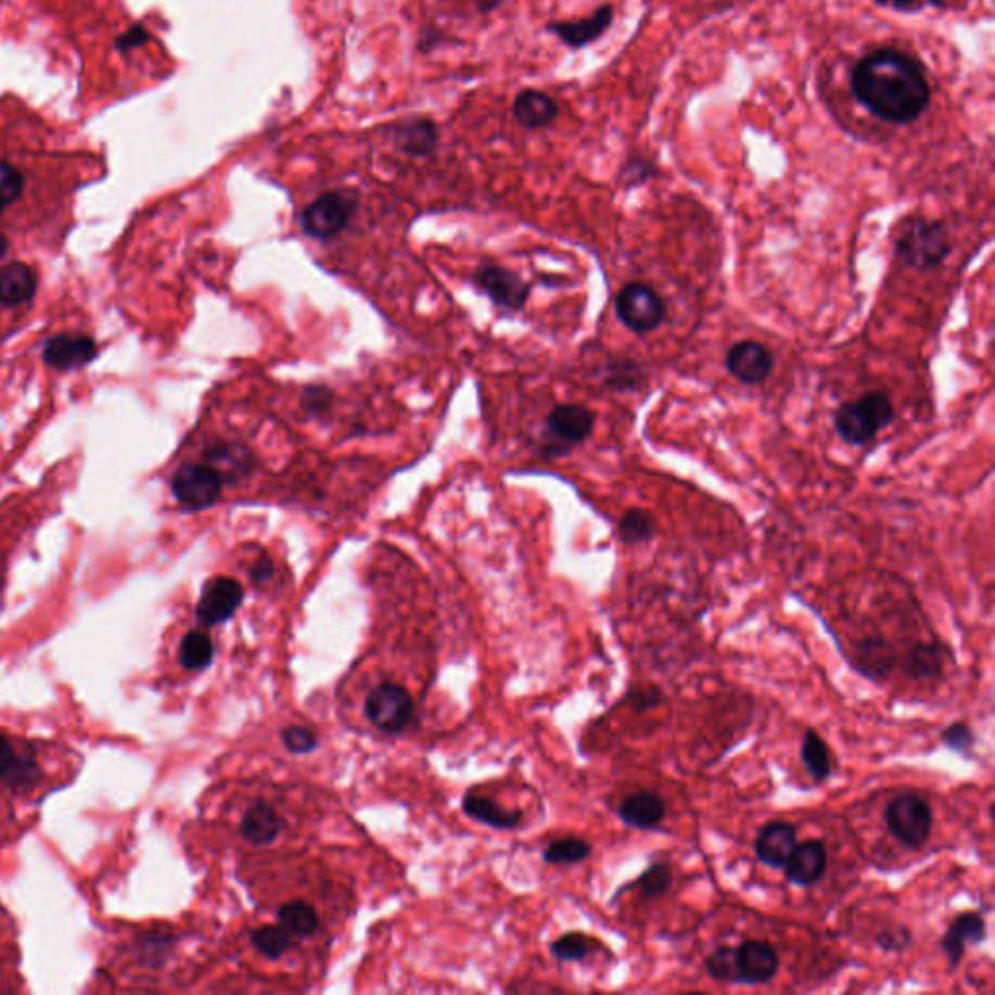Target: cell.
I'll return each mask as SVG.
<instances>
[{
	"label": "cell",
	"mask_w": 995,
	"mask_h": 995,
	"mask_svg": "<svg viewBox=\"0 0 995 995\" xmlns=\"http://www.w3.org/2000/svg\"><path fill=\"white\" fill-rule=\"evenodd\" d=\"M591 844H587L582 838H562L550 842L545 850V862L554 864V866H564V864H579L591 854Z\"/></svg>",
	"instance_id": "cell-31"
},
{
	"label": "cell",
	"mask_w": 995,
	"mask_h": 995,
	"mask_svg": "<svg viewBox=\"0 0 995 995\" xmlns=\"http://www.w3.org/2000/svg\"><path fill=\"white\" fill-rule=\"evenodd\" d=\"M616 316L636 335L655 331L665 319V302L643 282H630L616 294Z\"/></svg>",
	"instance_id": "cell-4"
},
{
	"label": "cell",
	"mask_w": 995,
	"mask_h": 995,
	"mask_svg": "<svg viewBox=\"0 0 995 995\" xmlns=\"http://www.w3.org/2000/svg\"><path fill=\"white\" fill-rule=\"evenodd\" d=\"M206 461L208 465L215 469L218 475L232 479V476L245 475L250 473L253 465V459L245 447L235 446V444H218L206 451Z\"/></svg>",
	"instance_id": "cell-24"
},
{
	"label": "cell",
	"mask_w": 995,
	"mask_h": 995,
	"mask_svg": "<svg viewBox=\"0 0 995 995\" xmlns=\"http://www.w3.org/2000/svg\"><path fill=\"white\" fill-rule=\"evenodd\" d=\"M282 743L289 749L290 753L306 754L316 749L317 737L307 727L292 726L282 731Z\"/></svg>",
	"instance_id": "cell-39"
},
{
	"label": "cell",
	"mask_w": 995,
	"mask_h": 995,
	"mask_svg": "<svg viewBox=\"0 0 995 995\" xmlns=\"http://www.w3.org/2000/svg\"><path fill=\"white\" fill-rule=\"evenodd\" d=\"M827 847L819 840H809L805 844L793 847L790 859L786 864L788 881L795 886H811L820 881L827 871Z\"/></svg>",
	"instance_id": "cell-18"
},
{
	"label": "cell",
	"mask_w": 995,
	"mask_h": 995,
	"mask_svg": "<svg viewBox=\"0 0 995 995\" xmlns=\"http://www.w3.org/2000/svg\"><path fill=\"white\" fill-rule=\"evenodd\" d=\"M36 776V764L26 756L18 753L14 743L0 736V780L10 781V783H24Z\"/></svg>",
	"instance_id": "cell-27"
},
{
	"label": "cell",
	"mask_w": 995,
	"mask_h": 995,
	"mask_svg": "<svg viewBox=\"0 0 995 995\" xmlns=\"http://www.w3.org/2000/svg\"><path fill=\"white\" fill-rule=\"evenodd\" d=\"M884 819L891 834L903 846L920 850L930 840L933 817L928 801L921 800L918 795L906 793L891 801V805L884 811Z\"/></svg>",
	"instance_id": "cell-5"
},
{
	"label": "cell",
	"mask_w": 995,
	"mask_h": 995,
	"mask_svg": "<svg viewBox=\"0 0 995 995\" xmlns=\"http://www.w3.org/2000/svg\"><path fill=\"white\" fill-rule=\"evenodd\" d=\"M613 7L603 4L589 18L554 22V24H550L549 29L562 43H566L572 49H582V47L594 43L601 36H605L607 29L613 26Z\"/></svg>",
	"instance_id": "cell-16"
},
{
	"label": "cell",
	"mask_w": 995,
	"mask_h": 995,
	"mask_svg": "<svg viewBox=\"0 0 995 995\" xmlns=\"http://www.w3.org/2000/svg\"><path fill=\"white\" fill-rule=\"evenodd\" d=\"M630 704H633L636 712H648L651 707L660 706L661 702L665 700L663 692L655 687H650V689L643 690H634L630 692Z\"/></svg>",
	"instance_id": "cell-41"
},
{
	"label": "cell",
	"mask_w": 995,
	"mask_h": 995,
	"mask_svg": "<svg viewBox=\"0 0 995 995\" xmlns=\"http://www.w3.org/2000/svg\"><path fill=\"white\" fill-rule=\"evenodd\" d=\"M801 761L805 764L807 773L815 778V780H827L830 773H832V761H830V753H828V747L822 739H820L817 731L813 729H807L805 736H803V743H801Z\"/></svg>",
	"instance_id": "cell-28"
},
{
	"label": "cell",
	"mask_w": 995,
	"mask_h": 995,
	"mask_svg": "<svg viewBox=\"0 0 995 995\" xmlns=\"http://www.w3.org/2000/svg\"><path fill=\"white\" fill-rule=\"evenodd\" d=\"M366 716L385 734H400L414 719V702L407 689L395 683H383L366 700Z\"/></svg>",
	"instance_id": "cell-7"
},
{
	"label": "cell",
	"mask_w": 995,
	"mask_h": 995,
	"mask_svg": "<svg viewBox=\"0 0 995 995\" xmlns=\"http://www.w3.org/2000/svg\"><path fill=\"white\" fill-rule=\"evenodd\" d=\"M279 921L280 928H284L290 935H296V937L316 933L317 926H319L316 908L309 904L299 903V901L284 904L279 910Z\"/></svg>",
	"instance_id": "cell-29"
},
{
	"label": "cell",
	"mask_w": 995,
	"mask_h": 995,
	"mask_svg": "<svg viewBox=\"0 0 995 995\" xmlns=\"http://www.w3.org/2000/svg\"><path fill=\"white\" fill-rule=\"evenodd\" d=\"M213 655H215V646L211 642V638L206 634L196 633V630L187 634L183 642H181V648H179V661H181V665L186 669H205L211 665Z\"/></svg>",
	"instance_id": "cell-30"
},
{
	"label": "cell",
	"mask_w": 995,
	"mask_h": 995,
	"mask_svg": "<svg viewBox=\"0 0 995 995\" xmlns=\"http://www.w3.org/2000/svg\"><path fill=\"white\" fill-rule=\"evenodd\" d=\"M331 391H327L326 387H309L304 395V405L311 412H323L331 407Z\"/></svg>",
	"instance_id": "cell-43"
},
{
	"label": "cell",
	"mask_w": 995,
	"mask_h": 995,
	"mask_svg": "<svg viewBox=\"0 0 995 995\" xmlns=\"http://www.w3.org/2000/svg\"><path fill=\"white\" fill-rule=\"evenodd\" d=\"M243 601V587L232 577H215L205 586L196 607V618L205 626H216L232 618Z\"/></svg>",
	"instance_id": "cell-10"
},
{
	"label": "cell",
	"mask_w": 995,
	"mask_h": 995,
	"mask_svg": "<svg viewBox=\"0 0 995 995\" xmlns=\"http://www.w3.org/2000/svg\"><path fill=\"white\" fill-rule=\"evenodd\" d=\"M667 805L658 793L653 791H638L621 803L618 817L624 825L638 828V830H653L661 820L665 819Z\"/></svg>",
	"instance_id": "cell-19"
},
{
	"label": "cell",
	"mask_w": 995,
	"mask_h": 995,
	"mask_svg": "<svg viewBox=\"0 0 995 995\" xmlns=\"http://www.w3.org/2000/svg\"><path fill=\"white\" fill-rule=\"evenodd\" d=\"M673 884V869L669 864L660 862L648 867L634 883L628 884L626 889H640V893L646 898H660L667 893ZM624 889V891H626Z\"/></svg>",
	"instance_id": "cell-33"
},
{
	"label": "cell",
	"mask_w": 995,
	"mask_h": 995,
	"mask_svg": "<svg viewBox=\"0 0 995 995\" xmlns=\"http://www.w3.org/2000/svg\"><path fill=\"white\" fill-rule=\"evenodd\" d=\"M38 289V277L24 263H9L0 267V304L20 306L34 298Z\"/></svg>",
	"instance_id": "cell-21"
},
{
	"label": "cell",
	"mask_w": 995,
	"mask_h": 995,
	"mask_svg": "<svg viewBox=\"0 0 995 995\" xmlns=\"http://www.w3.org/2000/svg\"><path fill=\"white\" fill-rule=\"evenodd\" d=\"M475 282L493 302L508 309H520L530 298V286L512 270L486 265L476 270Z\"/></svg>",
	"instance_id": "cell-12"
},
{
	"label": "cell",
	"mask_w": 995,
	"mask_h": 995,
	"mask_svg": "<svg viewBox=\"0 0 995 995\" xmlns=\"http://www.w3.org/2000/svg\"><path fill=\"white\" fill-rule=\"evenodd\" d=\"M877 943L884 951H903L904 947H908L911 943L910 931L903 930V928H898L896 931H883L877 937Z\"/></svg>",
	"instance_id": "cell-42"
},
{
	"label": "cell",
	"mask_w": 995,
	"mask_h": 995,
	"mask_svg": "<svg viewBox=\"0 0 995 995\" xmlns=\"http://www.w3.org/2000/svg\"><path fill=\"white\" fill-rule=\"evenodd\" d=\"M894 250L896 257L910 269H935L949 257V230L940 220L910 216L898 228Z\"/></svg>",
	"instance_id": "cell-2"
},
{
	"label": "cell",
	"mask_w": 995,
	"mask_h": 995,
	"mask_svg": "<svg viewBox=\"0 0 995 995\" xmlns=\"http://www.w3.org/2000/svg\"><path fill=\"white\" fill-rule=\"evenodd\" d=\"M737 962L741 984H766L780 968V958L773 945L766 941H744L737 947Z\"/></svg>",
	"instance_id": "cell-15"
},
{
	"label": "cell",
	"mask_w": 995,
	"mask_h": 995,
	"mask_svg": "<svg viewBox=\"0 0 995 995\" xmlns=\"http://www.w3.org/2000/svg\"><path fill=\"white\" fill-rule=\"evenodd\" d=\"M393 140L395 146L409 156H426L436 146V127L429 119L403 123L393 130Z\"/></svg>",
	"instance_id": "cell-23"
},
{
	"label": "cell",
	"mask_w": 995,
	"mask_h": 995,
	"mask_svg": "<svg viewBox=\"0 0 995 995\" xmlns=\"http://www.w3.org/2000/svg\"><path fill=\"white\" fill-rule=\"evenodd\" d=\"M894 420L893 400L883 391H871L834 412V429L850 446L871 444Z\"/></svg>",
	"instance_id": "cell-3"
},
{
	"label": "cell",
	"mask_w": 995,
	"mask_h": 995,
	"mask_svg": "<svg viewBox=\"0 0 995 995\" xmlns=\"http://www.w3.org/2000/svg\"><path fill=\"white\" fill-rule=\"evenodd\" d=\"M986 918L982 911H962L951 923L941 940V949L949 958L951 968H957L965 957L968 945H978L986 940Z\"/></svg>",
	"instance_id": "cell-13"
},
{
	"label": "cell",
	"mask_w": 995,
	"mask_h": 995,
	"mask_svg": "<svg viewBox=\"0 0 995 995\" xmlns=\"http://www.w3.org/2000/svg\"><path fill=\"white\" fill-rule=\"evenodd\" d=\"M252 943L260 955L267 958H280L290 947V933L284 928L263 926L252 933Z\"/></svg>",
	"instance_id": "cell-36"
},
{
	"label": "cell",
	"mask_w": 995,
	"mask_h": 995,
	"mask_svg": "<svg viewBox=\"0 0 995 995\" xmlns=\"http://www.w3.org/2000/svg\"><path fill=\"white\" fill-rule=\"evenodd\" d=\"M896 10H914L918 7V0H891Z\"/></svg>",
	"instance_id": "cell-45"
},
{
	"label": "cell",
	"mask_w": 995,
	"mask_h": 995,
	"mask_svg": "<svg viewBox=\"0 0 995 995\" xmlns=\"http://www.w3.org/2000/svg\"><path fill=\"white\" fill-rule=\"evenodd\" d=\"M275 574V567H272V562L269 559H260L252 570V579L255 586H263L267 584L270 577Z\"/></svg>",
	"instance_id": "cell-44"
},
{
	"label": "cell",
	"mask_w": 995,
	"mask_h": 995,
	"mask_svg": "<svg viewBox=\"0 0 995 995\" xmlns=\"http://www.w3.org/2000/svg\"><path fill=\"white\" fill-rule=\"evenodd\" d=\"M2 211H4V208H2V206H0V215H2Z\"/></svg>",
	"instance_id": "cell-49"
},
{
	"label": "cell",
	"mask_w": 995,
	"mask_h": 995,
	"mask_svg": "<svg viewBox=\"0 0 995 995\" xmlns=\"http://www.w3.org/2000/svg\"><path fill=\"white\" fill-rule=\"evenodd\" d=\"M850 88L859 105L879 122L908 125L920 119L931 102V86L914 56L883 47L857 61Z\"/></svg>",
	"instance_id": "cell-1"
},
{
	"label": "cell",
	"mask_w": 995,
	"mask_h": 995,
	"mask_svg": "<svg viewBox=\"0 0 995 995\" xmlns=\"http://www.w3.org/2000/svg\"><path fill=\"white\" fill-rule=\"evenodd\" d=\"M463 809L469 817L494 828H515L521 820L520 811L503 809L498 803L475 795V793L467 795L463 800Z\"/></svg>",
	"instance_id": "cell-25"
},
{
	"label": "cell",
	"mask_w": 995,
	"mask_h": 995,
	"mask_svg": "<svg viewBox=\"0 0 995 995\" xmlns=\"http://www.w3.org/2000/svg\"><path fill=\"white\" fill-rule=\"evenodd\" d=\"M941 739H943V743L947 744L953 751H957V753H967L977 743V737H974L972 729L965 722H957V724L947 727L941 734Z\"/></svg>",
	"instance_id": "cell-40"
},
{
	"label": "cell",
	"mask_w": 995,
	"mask_h": 995,
	"mask_svg": "<svg viewBox=\"0 0 995 995\" xmlns=\"http://www.w3.org/2000/svg\"><path fill=\"white\" fill-rule=\"evenodd\" d=\"M222 476L211 465L189 463L177 471L171 479V490L177 500L191 510H205L218 500L222 493Z\"/></svg>",
	"instance_id": "cell-9"
},
{
	"label": "cell",
	"mask_w": 995,
	"mask_h": 995,
	"mask_svg": "<svg viewBox=\"0 0 995 995\" xmlns=\"http://www.w3.org/2000/svg\"><path fill=\"white\" fill-rule=\"evenodd\" d=\"M706 972L716 982L726 984H741L739 977V962H737V947H719L714 951L704 962Z\"/></svg>",
	"instance_id": "cell-34"
},
{
	"label": "cell",
	"mask_w": 995,
	"mask_h": 995,
	"mask_svg": "<svg viewBox=\"0 0 995 995\" xmlns=\"http://www.w3.org/2000/svg\"><path fill=\"white\" fill-rule=\"evenodd\" d=\"M98 356L95 341L86 335H59L47 341L43 360L56 370H78Z\"/></svg>",
	"instance_id": "cell-14"
},
{
	"label": "cell",
	"mask_w": 995,
	"mask_h": 995,
	"mask_svg": "<svg viewBox=\"0 0 995 995\" xmlns=\"http://www.w3.org/2000/svg\"><path fill=\"white\" fill-rule=\"evenodd\" d=\"M873 2L875 4H879V7H886V4H891V0H873Z\"/></svg>",
	"instance_id": "cell-48"
},
{
	"label": "cell",
	"mask_w": 995,
	"mask_h": 995,
	"mask_svg": "<svg viewBox=\"0 0 995 995\" xmlns=\"http://www.w3.org/2000/svg\"><path fill=\"white\" fill-rule=\"evenodd\" d=\"M513 115L525 129H543L557 122L559 105L549 93L525 90L513 102Z\"/></svg>",
	"instance_id": "cell-20"
},
{
	"label": "cell",
	"mask_w": 995,
	"mask_h": 995,
	"mask_svg": "<svg viewBox=\"0 0 995 995\" xmlns=\"http://www.w3.org/2000/svg\"><path fill=\"white\" fill-rule=\"evenodd\" d=\"M774 354L768 346L756 341H741L729 348L726 356L727 372L744 385L766 382L774 372Z\"/></svg>",
	"instance_id": "cell-11"
},
{
	"label": "cell",
	"mask_w": 995,
	"mask_h": 995,
	"mask_svg": "<svg viewBox=\"0 0 995 995\" xmlns=\"http://www.w3.org/2000/svg\"><path fill=\"white\" fill-rule=\"evenodd\" d=\"M655 533V521L650 513L643 510H630L624 513L623 520L618 523V537L624 545H642L653 537Z\"/></svg>",
	"instance_id": "cell-32"
},
{
	"label": "cell",
	"mask_w": 995,
	"mask_h": 995,
	"mask_svg": "<svg viewBox=\"0 0 995 995\" xmlns=\"http://www.w3.org/2000/svg\"><path fill=\"white\" fill-rule=\"evenodd\" d=\"M7 250H9V240L0 233V257L7 253Z\"/></svg>",
	"instance_id": "cell-47"
},
{
	"label": "cell",
	"mask_w": 995,
	"mask_h": 995,
	"mask_svg": "<svg viewBox=\"0 0 995 995\" xmlns=\"http://www.w3.org/2000/svg\"><path fill=\"white\" fill-rule=\"evenodd\" d=\"M282 827H284V822L280 819L277 809L270 807L269 803L259 801L243 815L242 834L247 842L257 844V846H265V844H270L272 840L279 838Z\"/></svg>",
	"instance_id": "cell-22"
},
{
	"label": "cell",
	"mask_w": 995,
	"mask_h": 995,
	"mask_svg": "<svg viewBox=\"0 0 995 995\" xmlns=\"http://www.w3.org/2000/svg\"><path fill=\"white\" fill-rule=\"evenodd\" d=\"M949 2L951 0H928V4L933 7V9H947Z\"/></svg>",
	"instance_id": "cell-46"
},
{
	"label": "cell",
	"mask_w": 995,
	"mask_h": 995,
	"mask_svg": "<svg viewBox=\"0 0 995 995\" xmlns=\"http://www.w3.org/2000/svg\"><path fill=\"white\" fill-rule=\"evenodd\" d=\"M594 945L596 941L591 937H587L586 933H579V931H572V933H566L562 935L560 940L552 943V955L560 958V960H584V958L594 951Z\"/></svg>",
	"instance_id": "cell-37"
},
{
	"label": "cell",
	"mask_w": 995,
	"mask_h": 995,
	"mask_svg": "<svg viewBox=\"0 0 995 995\" xmlns=\"http://www.w3.org/2000/svg\"><path fill=\"white\" fill-rule=\"evenodd\" d=\"M655 176V166L642 156H633L621 169V181L626 187H638L648 183Z\"/></svg>",
	"instance_id": "cell-38"
},
{
	"label": "cell",
	"mask_w": 995,
	"mask_h": 995,
	"mask_svg": "<svg viewBox=\"0 0 995 995\" xmlns=\"http://www.w3.org/2000/svg\"><path fill=\"white\" fill-rule=\"evenodd\" d=\"M356 213V196L345 191H329L307 206L302 228L309 238L331 240L345 230Z\"/></svg>",
	"instance_id": "cell-6"
},
{
	"label": "cell",
	"mask_w": 995,
	"mask_h": 995,
	"mask_svg": "<svg viewBox=\"0 0 995 995\" xmlns=\"http://www.w3.org/2000/svg\"><path fill=\"white\" fill-rule=\"evenodd\" d=\"M798 846V830L790 822L773 820L756 837V857L764 866L780 869L786 867L793 847Z\"/></svg>",
	"instance_id": "cell-17"
},
{
	"label": "cell",
	"mask_w": 995,
	"mask_h": 995,
	"mask_svg": "<svg viewBox=\"0 0 995 995\" xmlns=\"http://www.w3.org/2000/svg\"><path fill=\"white\" fill-rule=\"evenodd\" d=\"M596 426V412L584 405H559L547 419L550 456H562L586 442Z\"/></svg>",
	"instance_id": "cell-8"
},
{
	"label": "cell",
	"mask_w": 995,
	"mask_h": 995,
	"mask_svg": "<svg viewBox=\"0 0 995 995\" xmlns=\"http://www.w3.org/2000/svg\"><path fill=\"white\" fill-rule=\"evenodd\" d=\"M26 191L24 171L9 158L0 156V206L14 205Z\"/></svg>",
	"instance_id": "cell-35"
},
{
	"label": "cell",
	"mask_w": 995,
	"mask_h": 995,
	"mask_svg": "<svg viewBox=\"0 0 995 995\" xmlns=\"http://www.w3.org/2000/svg\"><path fill=\"white\" fill-rule=\"evenodd\" d=\"M904 669L918 680H930L943 673V653L935 643H918L904 658Z\"/></svg>",
	"instance_id": "cell-26"
}]
</instances>
